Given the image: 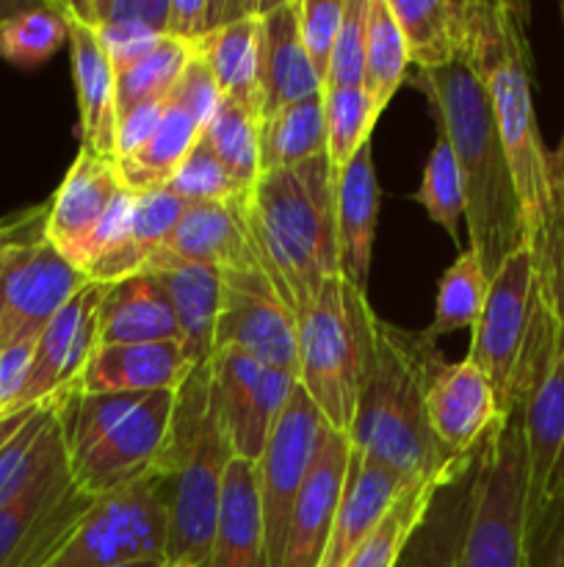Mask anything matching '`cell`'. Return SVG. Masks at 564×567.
Returning <instances> with one entry per match:
<instances>
[{
    "label": "cell",
    "instance_id": "6da1fadb",
    "mask_svg": "<svg viewBox=\"0 0 564 567\" xmlns=\"http://www.w3.org/2000/svg\"><path fill=\"white\" fill-rule=\"evenodd\" d=\"M473 31L464 59L490 94L503 153L512 172L531 252L536 299L564 327V208L551 175V153L534 111V64L529 48V6L473 0Z\"/></svg>",
    "mask_w": 564,
    "mask_h": 567
},
{
    "label": "cell",
    "instance_id": "7a4b0ae2",
    "mask_svg": "<svg viewBox=\"0 0 564 567\" xmlns=\"http://www.w3.org/2000/svg\"><path fill=\"white\" fill-rule=\"evenodd\" d=\"M440 360V349L424 332L376 321L374 354L348 430L354 454L409 482H446L476 463L479 452L451 454L426 421V391Z\"/></svg>",
    "mask_w": 564,
    "mask_h": 567
},
{
    "label": "cell",
    "instance_id": "3957f363",
    "mask_svg": "<svg viewBox=\"0 0 564 567\" xmlns=\"http://www.w3.org/2000/svg\"><path fill=\"white\" fill-rule=\"evenodd\" d=\"M412 83L429 100L440 136L451 144L464 183L470 249L492 277L523 247V221L490 94L468 59L418 72Z\"/></svg>",
    "mask_w": 564,
    "mask_h": 567
},
{
    "label": "cell",
    "instance_id": "277c9868",
    "mask_svg": "<svg viewBox=\"0 0 564 567\" xmlns=\"http://www.w3.org/2000/svg\"><path fill=\"white\" fill-rule=\"evenodd\" d=\"M247 227L260 269L299 319L321 286L341 277L337 172L330 158L260 175L247 199Z\"/></svg>",
    "mask_w": 564,
    "mask_h": 567
},
{
    "label": "cell",
    "instance_id": "5b68a950",
    "mask_svg": "<svg viewBox=\"0 0 564 567\" xmlns=\"http://www.w3.org/2000/svg\"><path fill=\"white\" fill-rule=\"evenodd\" d=\"M230 460L232 449L210 396V363L197 365L177 388L169 437L155 463L169 513L166 563L171 567L208 565Z\"/></svg>",
    "mask_w": 564,
    "mask_h": 567
},
{
    "label": "cell",
    "instance_id": "8992f818",
    "mask_svg": "<svg viewBox=\"0 0 564 567\" xmlns=\"http://www.w3.org/2000/svg\"><path fill=\"white\" fill-rule=\"evenodd\" d=\"M177 391L75 393L59 404L66 465L81 491L105 496L155 471Z\"/></svg>",
    "mask_w": 564,
    "mask_h": 567
},
{
    "label": "cell",
    "instance_id": "52a82bcc",
    "mask_svg": "<svg viewBox=\"0 0 564 567\" xmlns=\"http://www.w3.org/2000/svg\"><path fill=\"white\" fill-rule=\"evenodd\" d=\"M376 316L365 291L343 277L321 286L299 313V385L326 426L348 435L376 343Z\"/></svg>",
    "mask_w": 564,
    "mask_h": 567
},
{
    "label": "cell",
    "instance_id": "ba28073f",
    "mask_svg": "<svg viewBox=\"0 0 564 567\" xmlns=\"http://www.w3.org/2000/svg\"><path fill=\"white\" fill-rule=\"evenodd\" d=\"M529 480L520 410L503 415L476 457L470 509L453 567H523Z\"/></svg>",
    "mask_w": 564,
    "mask_h": 567
},
{
    "label": "cell",
    "instance_id": "9c48e42d",
    "mask_svg": "<svg viewBox=\"0 0 564 567\" xmlns=\"http://www.w3.org/2000/svg\"><path fill=\"white\" fill-rule=\"evenodd\" d=\"M169 543V513L158 471L94 498L77 529L48 567H116L160 563Z\"/></svg>",
    "mask_w": 564,
    "mask_h": 567
},
{
    "label": "cell",
    "instance_id": "30bf717a",
    "mask_svg": "<svg viewBox=\"0 0 564 567\" xmlns=\"http://www.w3.org/2000/svg\"><path fill=\"white\" fill-rule=\"evenodd\" d=\"M48 208L17 225L0 269V352L36 341L61 308L88 286V277L44 238Z\"/></svg>",
    "mask_w": 564,
    "mask_h": 567
},
{
    "label": "cell",
    "instance_id": "8fae6325",
    "mask_svg": "<svg viewBox=\"0 0 564 567\" xmlns=\"http://www.w3.org/2000/svg\"><path fill=\"white\" fill-rule=\"evenodd\" d=\"M92 504L72 480L61 435L31 480L0 504V567H48Z\"/></svg>",
    "mask_w": 564,
    "mask_h": 567
},
{
    "label": "cell",
    "instance_id": "7c38bea8",
    "mask_svg": "<svg viewBox=\"0 0 564 567\" xmlns=\"http://www.w3.org/2000/svg\"><path fill=\"white\" fill-rule=\"evenodd\" d=\"M534 308V264L523 244L490 277L484 310L470 330L473 336H470L468 358L490 380L501 415H509L514 410V382H518L520 360L529 347Z\"/></svg>",
    "mask_w": 564,
    "mask_h": 567
},
{
    "label": "cell",
    "instance_id": "4fadbf2b",
    "mask_svg": "<svg viewBox=\"0 0 564 567\" xmlns=\"http://www.w3.org/2000/svg\"><path fill=\"white\" fill-rule=\"evenodd\" d=\"M299 319L263 269L224 271L213 352L238 349L299 382Z\"/></svg>",
    "mask_w": 564,
    "mask_h": 567
},
{
    "label": "cell",
    "instance_id": "5bb4252c",
    "mask_svg": "<svg viewBox=\"0 0 564 567\" xmlns=\"http://www.w3.org/2000/svg\"><path fill=\"white\" fill-rule=\"evenodd\" d=\"M324 426V415L318 413V408L310 402L304 388L296 382L285 410L280 413L269 441H265L263 454L254 463L271 567H280L282 563V546H285L293 502H296L299 491L307 480Z\"/></svg>",
    "mask_w": 564,
    "mask_h": 567
},
{
    "label": "cell",
    "instance_id": "9a60e30c",
    "mask_svg": "<svg viewBox=\"0 0 564 567\" xmlns=\"http://www.w3.org/2000/svg\"><path fill=\"white\" fill-rule=\"evenodd\" d=\"M293 388V377L265 369L238 349L213 352L210 396L232 457L258 463Z\"/></svg>",
    "mask_w": 564,
    "mask_h": 567
},
{
    "label": "cell",
    "instance_id": "2e32d148",
    "mask_svg": "<svg viewBox=\"0 0 564 567\" xmlns=\"http://www.w3.org/2000/svg\"><path fill=\"white\" fill-rule=\"evenodd\" d=\"M103 288L100 282H88L44 327L33 347L31 371L14 413L48 402H64L81 393V377L100 343L97 316Z\"/></svg>",
    "mask_w": 564,
    "mask_h": 567
},
{
    "label": "cell",
    "instance_id": "e0dca14e",
    "mask_svg": "<svg viewBox=\"0 0 564 567\" xmlns=\"http://www.w3.org/2000/svg\"><path fill=\"white\" fill-rule=\"evenodd\" d=\"M127 186L122 183L116 161L83 150L77 153L75 164L61 181L53 203L44 214V238L70 260L75 269L83 271L88 247L103 230L108 216L114 214L116 203Z\"/></svg>",
    "mask_w": 564,
    "mask_h": 567
},
{
    "label": "cell",
    "instance_id": "ac0fdd59",
    "mask_svg": "<svg viewBox=\"0 0 564 567\" xmlns=\"http://www.w3.org/2000/svg\"><path fill=\"white\" fill-rule=\"evenodd\" d=\"M348 468V435L324 426L310 474L293 502L280 567H321Z\"/></svg>",
    "mask_w": 564,
    "mask_h": 567
},
{
    "label": "cell",
    "instance_id": "d6986e66",
    "mask_svg": "<svg viewBox=\"0 0 564 567\" xmlns=\"http://www.w3.org/2000/svg\"><path fill=\"white\" fill-rule=\"evenodd\" d=\"M501 419L495 391L473 360L437 363L429 391H426V421L448 452H479L481 443Z\"/></svg>",
    "mask_w": 564,
    "mask_h": 567
},
{
    "label": "cell",
    "instance_id": "ffe728a7",
    "mask_svg": "<svg viewBox=\"0 0 564 567\" xmlns=\"http://www.w3.org/2000/svg\"><path fill=\"white\" fill-rule=\"evenodd\" d=\"M525 443L529 515L556 498L564 480V332L556 354L520 408Z\"/></svg>",
    "mask_w": 564,
    "mask_h": 567
},
{
    "label": "cell",
    "instance_id": "44dd1931",
    "mask_svg": "<svg viewBox=\"0 0 564 567\" xmlns=\"http://www.w3.org/2000/svg\"><path fill=\"white\" fill-rule=\"evenodd\" d=\"M412 485H418V482L404 480L387 465L359 457L348 449L346 485H343L335 526H332L321 567H346L354 551L374 535V529L385 520L393 504Z\"/></svg>",
    "mask_w": 564,
    "mask_h": 567
},
{
    "label": "cell",
    "instance_id": "7402d4cb",
    "mask_svg": "<svg viewBox=\"0 0 564 567\" xmlns=\"http://www.w3.org/2000/svg\"><path fill=\"white\" fill-rule=\"evenodd\" d=\"M70 28L72 78H75L81 147L116 161L119 111H116V70L97 33L61 3Z\"/></svg>",
    "mask_w": 564,
    "mask_h": 567
},
{
    "label": "cell",
    "instance_id": "603a6c76",
    "mask_svg": "<svg viewBox=\"0 0 564 567\" xmlns=\"http://www.w3.org/2000/svg\"><path fill=\"white\" fill-rule=\"evenodd\" d=\"M164 249L221 275L260 269L258 249L247 227V203L186 205Z\"/></svg>",
    "mask_w": 564,
    "mask_h": 567
},
{
    "label": "cell",
    "instance_id": "cb8c5ba5",
    "mask_svg": "<svg viewBox=\"0 0 564 567\" xmlns=\"http://www.w3.org/2000/svg\"><path fill=\"white\" fill-rule=\"evenodd\" d=\"M321 92V81L299 33L296 0L265 3L260 11V100L263 116Z\"/></svg>",
    "mask_w": 564,
    "mask_h": 567
},
{
    "label": "cell",
    "instance_id": "d4e9b609",
    "mask_svg": "<svg viewBox=\"0 0 564 567\" xmlns=\"http://www.w3.org/2000/svg\"><path fill=\"white\" fill-rule=\"evenodd\" d=\"M194 371L180 341L97 347L81 377V393L177 391Z\"/></svg>",
    "mask_w": 564,
    "mask_h": 567
},
{
    "label": "cell",
    "instance_id": "484cf974",
    "mask_svg": "<svg viewBox=\"0 0 564 567\" xmlns=\"http://www.w3.org/2000/svg\"><path fill=\"white\" fill-rule=\"evenodd\" d=\"M144 271L155 277L175 308L182 336V352L191 365L210 363L213 358L216 316L221 305V271L208 266L188 264L177 255L160 249Z\"/></svg>",
    "mask_w": 564,
    "mask_h": 567
},
{
    "label": "cell",
    "instance_id": "4316f807",
    "mask_svg": "<svg viewBox=\"0 0 564 567\" xmlns=\"http://www.w3.org/2000/svg\"><path fill=\"white\" fill-rule=\"evenodd\" d=\"M379 181L374 169V147L365 142L352 161L337 172V244L341 277L365 291L374 258L376 221H379Z\"/></svg>",
    "mask_w": 564,
    "mask_h": 567
},
{
    "label": "cell",
    "instance_id": "83f0119b",
    "mask_svg": "<svg viewBox=\"0 0 564 567\" xmlns=\"http://www.w3.org/2000/svg\"><path fill=\"white\" fill-rule=\"evenodd\" d=\"M97 347L111 343H158L180 341L175 308L160 282L149 271L108 282L103 288L97 316Z\"/></svg>",
    "mask_w": 564,
    "mask_h": 567
},
{
    "label": "cell",
    "instance_id": "f1b7e54d",
    "mask_svg": "<svg viewBox=\"0 0 564 567\" xmlns=\"http://www.w3.org/2000/svg\"><path fill=\"white\" fill-rule=\"evenodd\" d=\"M205 567H271L254 463L232 457L227 465L213 546Z\"/></svg>",
    "mask_w": 564,
    "mask_h": 567
},
{
    "label": "cell",
    "instance_id": "f546056e",
    "mask_svg": "<svg viewBox=\"0 0 564 567\" xmlns=\"http://www.w3.org/2000/svg\"><path fill=\"white\" fill-rule=\"evenodd\" d=\"M418 72L464 59L473 31V0H387Z\"/></svg>",
    "mask_w": 564,
    "mask_h": 567
},
{
    "label": "cell",
    "instance_id": "4dcf8cb0",
    "mask_svg": "<svg viewBox=\"0 0 564 567\" xmlns=\"http://www.w3.org/2000/svg\"><path fill=\"white\" fill-rule=\"evenodd\" d=\"M186 205L188 203H182L169 188L136 192L130 225H127L125 236L105 258H100L88 269V282L108 286V282L125 280V277L144 271V266L166 247Z\"/></svg>",
    "mask_w": 564,
    "mask_h": 567
},
{
    "label": "cell",
    "instance_id": "1f68e13d",
    "mask_svg": "<svg viewBox=\"0 0 564 567\" xmlns=\"http://www.w3.org/2000/svg\"><path fill=\"white\" fill-rule=\"evenodd\" d=\"M260 11L219 28L199 42H191V50L210 66L224 97L238 100L258 116H263V100H260Z\"/></svg>",
    "mask_w": 564,
    "mask_h": 567
},
{
    "label": "cell",
    "instance_id": "d6a6232c",
    "mask_svg": "<svg viewBox=\"0 0 564 567\" xmlns=\"http://www.w3.org/2000/svg\"><path fill=\"white\" fill-rule=\"evenodd\" d=\"M473 471L476 463L437 487L429 513L424 515L420 526L404 546L396 567H453L459 540H462L464 524H468Z\"/></svg>",
    "mask_w": 564,
    "mask_h": 567
},
{
    "label": "cell",
    "instance_id": "836d02e7",
    "mask_svg": "<svg viewBox=\"0 0 564 567\" xmlns=\"http://www.w3.org/2000/svg\"><path fill=\"white\" fill-rule=\"evenodd\" d=\"M199 136H202V127L197 125V120L166 97L164 116H160L153 136L138 150L116 158L122 183L130 192L166 188L171 177H175V172L180 169L182 161L188 158L194 144L199 142Z\"/></svg>",
    "mask_w": 564,
    "mask_h": 567
},
{
    "label": "cell",
    "instance_id": "e575fe53",
    "mask_svg": "<svg viewBox=\"0 0 564 567\" xmlns=\"http://www.w3.org/2000/svg\"><path fill=\"white\" fill-rule=\"evenodd\" d=\"M326 155L324 94L315 92L299 103L260 116V175L291 169Z\"/></svg>",
    "mask_w": 564,
    "mask_h": 567
},
{
    "label": "cell",
    "instance_id": "d590c367",
    "mask_svg": "<svg viewBox=\"0 0 564 567\" xmlns=\"http://www.w3.org/2000/svg\"><path fill=\"white\" fill-rule=\"evenodd\" d=\"M409 53L404 33L393 17L387 0H368L365 14V70L363 89L374 100L376 111H385L396 97L409 70Z\"/></svg>",
    "mask_w": 564,
    "mask_h": 567
},
{
    "label": "cell",
    "instance_id": "8d00e7d4",
    "mask_svg": "<svg viewBox=\"0 0 564 567\" xmlns=\"http://www.w3.org/2000/svg\"><path fill=\"white\" fill-rule=\"evenodd\" d=\"M487 291H490V277H487L484 266L476 258L473 249H462L457 255L446 275L440 277L435 299V319L424 330V338L429 343H437V338L451 336V332L473 330L479 321L481 310H484Z\"/></svg>",
    "mask_w": 564,
    "mask_h": 567
},
{
    "label": "cell",
    "instance_id": "74e56055",
    "mask_svg": "<svg viewBox=\"0 0 564 567\" xmlns=\"http://www.w3.org/2000/svg\"><path fill=\"white\" fill-rule=\"evenodd\" d=\"M202 138L232 181L252 192L260 181V116L238 100L224 97Z\"/></svg>",
    "mask_w": 564,
    "mask_h": 567
},
{
    "label": "cell",
    "instance_id": "f35d334b",
    "mask_svg": "<svg viewBox=\"0 0 564 567\" xmlns=\"http://www.w3.org/2000/svg\"><path fill=\"white\" fill-rule=\"evenodd\" d=\"M191 44L175 37H160L149 53L116 72V111L130 114L138 105L166 100L186 72Z\"/></svg>",
    "mask_w": 564,
    "mask_h": 567
},
{
    "label": "cell",
    "instance_id": "ab89813d",
    "mask_svg": "<svg viewBox=\"0 0 564 567\" xmlns=\"http://www.w3.org/2000/svg\"><path fill=\"white\" fill-rule=\"evenodd\" d=\"M440 485L442 482H418V485L407 487L390 507V513L385 515V520L376 526L374 535L354 551L346 567H396L404 546L420 526L424 515L429 513V504Z\"/></svg>",
    "mask_w": 564,
    "mask_h": 567
},
{
    "label": "cell",
    "instance_id": "60d3db41",
    "mask_svg": "<svg viewBox=\"0 0 564 567\" xmlns=\"http://www.w3.org/2000/svg\"><path fill=\"white\" fill-rule=\"evenodd\" d=\"M59 404L61 402L42 404L25 421V426L0 449V504L9 502L31 480L33 471L44 463V457L53 452V446L64 435L59 419Z\"/></svg>",
    "mask_w": 564,
    "mask_h": 567
},
{
    "label": "cell",
    "instance_id": "b9f144b4",
    "mask_svg": "<svg viewBox=\"0 0 564 567\" xmlns=\"http://www.w3.org/2000/svg\"><path fill=\"white\" fill-rule=\"evenodd\" d=\"M324 131H326V158L332 169L341 172L357 155L365 142H370L379 111L365 89H337L324 92Z\"/></svg>",
    "mask_w": 564,
    "mask_h": 567
},
{
    "label": "cell",
    "instance_id": "7bdbcfd3",
    "mask_svg": "<svg viewBox=\"0 0 564 567\" xmlns=\"http://www.w3.org/2000/svg\"><path fill=\"white\" fill-rule=\"evenodd\" d=\"M70 42L61 3H39L0 28V59L17 66H39Z\"/></svg>",
    "mask_w": 564,
    "mask_h": 567
},
{
    "label": "cell",
    "instance_id": "ee69618b",
    "mask_svg": "<svg viewBox=\"0 0 564 567\" xmlns=\"http://www.w3.org/2000/svg\"><path fill=\"white\" fill-rule=\"evenodd\" d=\"M415 203L424 205L431 221H437L453 241H459V225L468 214V203H464V183L448 138L437 136V144L426 161L424 181L415 192Z\"/></svg>",
    "mask_w": 564,
    "mask_h": 567
},
{
    "label": "cell",
    "instance_id": "f6af8a7d",
    "mask_svg": "<svg viewBox=\"0 0 564 567\" xmlns=\"http://www.w3.org/2000/svg\"><path fill=\"white\" fill-rule=\"evenodd\" d=\"M166 188L188 205L247 203L249 194H252L232 181L230 172L221 166V161L216 158L213 150L208 147L202 136L194 144V150L188 153V158L182 161L180 169L175 172V177H171Z\"/></svg>",
    "mask_w": 564,
    "mask_h": 567
},
{
    "label": "cell",
    "instance_id": "bcb514c9",
    "mask_svg": "<svg viewBox=\"0 0 564 567\" xmlns=\"http://www.w3.org/2000/svg\"><path fill=\"white\" fill-rule=\"evenodd\" d=\"M66 9L94 31H147L169 37L171 0H75Z\"/></svg>",
    "mask_w": 564,
    "mask_h": 567
},
{
    "label": "cell",
    "instance_id": "7dc6e473",
    "mask_svg": "<svg viewBox=\"0 0 564 567\" xmlns=\"http://www.w3.org/2000/svg\"><path fill=\"white\" fill-rule=\"evenodd\" d=\"M365 14H368V0H346L343 6L341 31H337L335 50L330 59L324 92L337 89H363L365 70Z\"/></svg>",
    "mask_w": 564,
    "mask_h": 567
},
{
    "label": "cell",
    "instance_id": "c3c4849f",
    "mask_svg": "<svg viewBox=\"0 0 564 567\" xmlns=\"http://www.w3.org/2000/svg\"><path fill=\"white\" fill-rule=\"evenodd\" d=\"M263 3H230V0H171L169 37L199 42L230 22L258 14Z\"/></svg>",
    "mask_w": 564,
    "mask_h": 567
},
{
    "label": "cell",
    "instance_id": "681fc988",
    "mask_svg": "<svg viewBox=\"0 0 564 567\" xmlns=\"http://www.w3.org/2000/svg\"><path fill=\"white\" fill-rule=\"evenodd\" d=\"M296 6L302 44L307 50V59L313 64L315 75H318L321 86H324L346 0H296Z\"/></svg>",
    "mask_w": 564,
    "mask_h": 567
},
{
    "label": "cell",
    "instance_id": "f907efd6",
    "mask_svg": "<svg viewBox=\"0 0 564 567\" xmlns=\"http://www.w3.org/2000/svg\"><path fill=\"white\" fill-rule=\"evenodd\" d=\"M523 567H564V496L529 515Z\"/></svg>",
    "mask_w": 564,
    "mask_h": 567
},
{
    "label": "cell",
    "instance_id": "816d5d0a",
    "mask_svg": "<svg viewBox=\"0 0 564 567\" xmlns=\"http://www.w3.org/2000/svg\"><path fill=\"white\" fill-rule=\"evenodd\" d=\"M169 100L175 105H180L182 111H188V114L197 120V125L205 131L208 122L213 120L216 111H219L221 100H224V92H221V86L216 83L210 66L191 50V59H188L186 72H182V78L177 81V86L171 89Z\"/></svg>",
    "mask_w": 564,
    "mask_h": 567
},
{
    "label": "cell",
    "instance_id": "f5cc1de1",
    "mask_svg": "<svg viewBox=\"0 0 564 567\" xmlns=\"http://www.w3.org/2000/svg\"><path fill=\"white\" fill-rule=\"evenodd\" d=\"M33 347L36 341H25L0 352V421L6 415H14L17 399H20L28 371H31Z\"/></svg>",
    "mask_w": 564,
    "mask_h": 567
},
{
    "label": "cell",
    "instance_id": "db71d44e",
    "mask_svg": "<svg viewBox=\"0 0 564 567\" xmlns=\"http://www.w3.org/2000/svg\"><path fill=\"white\" fill-rule=\"evenodd\" d=\"M166 100H155V103L138 105L130 114L119 116V138H116V158L119 155L133 153V150L142 147L149 136L158 127L160 116H164Z\"/></svg>",
    "mask_w": 564,
    "mask_h": 567
},
{
    "label": "cell",
    "instance_id": "11a10c76",
    "mask_svg": "<svg viewBox=\"0 0 564 567\" xmlns=\"http://www.w3.org/2000/svg\"><path fill=\"white\" fill-rule=\"evenodd\" d=\"M39 408H42V404H39ZM39 408H28V410H20V413H14V415H6V419L0 421V449H3L6 443H9L11 437H14L17 432L22 430V426H25V421L31 419V415L36 413Z\"/></svg>",
    "mask_w": 564,
    "mask_h": 567
},
{
    "label": "cell",
    "instance_id": "9f6ffc18",
    "mask_svg": "<svg viewBox=\"0 0 564 567\" xmlns=\"http://www.w3.org/2000/svg\"><path fill=\"white\" fill-rule=\"evenodd\" d=\"M551 175H553V188H556V197L564 208V133L558 147L551 153Z\"/></svg>",
    "mask_w": 564,
    "mask_h": 567
},
{
    "label": "cell",
    "instance_id": "6f0895ef",
    "mask_svg": "<svg viewBox=\"0 0 564 567\" xmlns=\"http://www.w3.org/2000/svg\"><path fill=\"white\" fill-rule=\"evenodd\" d=\"M33 6H39L36 0H0V28L14 20V17L31 11Z\"/></svg>",
    "mask_w": 564,
    "mask_h": 567
},
{
    "label": "cell",
    "instance_id": "680465c9",
    "mask_svg": "<svg viewBox=\"0 0 564 567\" xmlns=\"http://www.w3.org/2000/svg\"><path fill=\"white\" fill-rule=\"evenodd\" d=\"M17 225H20V221H11V225H3V236H0V269H3L6 249H9L11 238H14V233H17Z\"/></svg>",
    "mask_w": 564,
    "mask_h": 567
},
{
    "label": "cell",
    "instance_id": "91938a15",
    "mask_svg": "<svg viewBox=\"0 0 564 567\" xmlns=\"http://www.w3.org/2000/svg\"><path fill=\"white\" fill-rule=\"evenodd\" d=\"M116 567H171L166 559H160V563H127V565H116Z\"/></svg>",
    "mask_w": 564,
    "mask_h": 567
},
{
    "label": "cell",
    "instance_id": "94428289",
    "mask_svg": "<svg viewBox=\"0 0 564 567\" xmlns=\"http://www.w3.org/2000/svg\"><path fill=\"white\" fill-rule=\"evenodd\" d=\"M556 496H564V480H562V487H558V493Z\"/></svg>",
    "mask_w": 564,
    "mask_h": 567
},
{
    "label": "cell",
    "instance_id": "6125c7cd",
    "mask_svg": "<svg viewBox=\"0 0 564 567\" xmlns=\"http://www.w3.org/2000/svg\"><path fill=\"white\" fill-rule=\"evenodd\" d=\"M0 236H3V225H0Z\"/></svg>",
    "mask_w": 564,
    "mask_h": 567
},
{
    "label": "cell",
    "instance_id": "be15d7a7",
    "mask_svg": "<svg viewBox=\"0 0 564 567\" xmlns=\"http://www.w3.org/2000/svg\"><path fill=\"white\" fill-rule=\"evenodd\" d=\"M562 17H564V3H562Z\"/></svg>",
    "mask_w": 564,
    "mask_h": 567
}]
</instances>
